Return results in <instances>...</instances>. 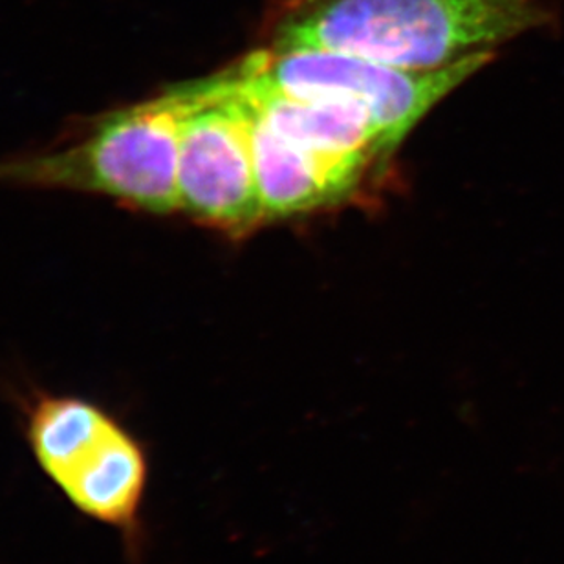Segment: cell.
I'll use <instances>...</instances> for the list:
<instances>
[{"instance_id": "obj_1", "label": "cell", "mask_w": 564, "mask_h": 564, "mask_svg": "<svg viewBox=\"0 0 564 564\" xmlns=\"http://www.w3.org/2000/svg\"><path fill=\"white\" fill-rule=\"evenodd\" d=\"M554 21L544 0H297L275 50H334L403 70H440Z\"/></svg>"}, {"instance_id": "obj_2", "label": "cell", "mask_w": 564, "mask_h": 564, "mask_svg": "<svg viewBox=\"0 0 564 564\" xmlns=\"http://www.w3.org/2000/svg\"><path fill=\"white\" fill-rule=\"evenodd\" d=\"M193 83L82 121L57 145L0 163L4 184L104 196L147 215L180 212V147Z\"/></svg>"}, {"instance_id": "obj_3", "label": "cell", "mask_w": 564, "mask_h": 564, "mask_svg": "<svg viewBox=\"0 0 564 564\" xmlns=\"http://www.w3.org/2000/svg\"><path fill=\"white\" fill-rule=\"evenodd\" d=\"M24 438L50 482L82 516L120 533L129 560L145 546L147 445L87 398L35 392L22 405Z\"/></svg>"}, {"instance_id": "obj_4", "label": "cell", "mask_w": 564, "mask_h": 564, "mask_svg": "<svg viewBox=\"0 0 564 564\" xmlns=\"http://www.w3.org/2000/svg\"><path fill=\"white\" fill-rule=\"evenodd\" d=\"M482 52L440 70H403L334 50L268 46L234 65L245 79L295 98L343 99L369 110L394 151L423 116L494 59Z\"/></svg>"}, {"instance_id": "obj_5", "label": "cell", "mask_w": 564, "mask_h": 564, "mask_svg": "<svg viewBox=\"0 0 564 564\" xmlns=\"http://www.w3.org/2000/svg\"><path fill=\"white\" fill-rule=\"evenodd\" d=\"M180 147V213L231 235L267 220L251 156L250 110L228 70L196 79Z\"/></svg>"}, {"instance_id": "obj_6", "label": "cell", "mask_w": 564, "mask_h": 564, "mask_svg": "<svg viewBox=\"0 0 564 564\" xmlns=\"http://www.w3.org/2000/svg\"><path fill=\"white\" fill-rule=\"evenodd\" d=\"M226 70L273 131L314 156L365 173L376 158L392 152L380 127L361 105L343 99L295 98L245 79L231 66Z\"/></svg>"}, {"instance_id": "obj_7", "label": "cell", "mask_w": 564, "mask_h": 564, "mask_svg": "<svg viewBox=\"0 0 564 564\" xmlns=\"http://www.w3.org/2000/svg\"><path fill=\"white\" fill-rule=\"evenodd\" d=\"M242 98L250 110L251 156L267 220L328 206L350 193L364 176L358 169L326 162L284 140L262 120L245 94Z\"/></svg>"}]
</instances>
